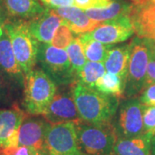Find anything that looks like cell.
Masks as SVG:
<instances>
[{"mask_svg": "<svg viewBox=\"0 0 155 155\" xmlns=\"http://www.w3.org/2000/svg\"><path fill=\"white\" fill-rule=\"evenodd\" d=\"M151 152L152 155H155V132L151 138Z\"/></svg>", "mask_w": 155, "mask_h": 155, "instance_id": "obj_33", "label": "cell"}, {"mask_svg": "<svg viewBox=\"0 0 155 155\" xmlns=\"http://www.w3.org/2000/svg\"><path fill=\"white\" fill-rule=\"evenodd\" d=\"M132 1V3H134V2H136V1H138V0H131Z\"/></svg>", "mask_w": 155, "mask_h": 155, "instance_id": "obj_36", "label": "cell"}, {"mask_svg": "<svg viewBox=\"0 0 155 155\" xmlns=\"http://www.w3.org/2000/svg\"><path fill=\"white\" fill-rule=\"evenodd\" d=\"M113 1L114 0H74L75 6L83 11L107 8L111 5Z\"/></svg>", "mask_w": 155, "mask_h": 155, "instance_id": "obj_27", "label": "cell"}, {"mask_svg": "<svg viewBox=\"0 0 155 155\" xmlns=\"http://www.w3.org/2000/svg\"><path fill=\"white\" fill-rule=\"evenodd\" d=\"M73 35L74 34L72 33V31L67 24L63 23L56 30L54 38L50 44L53 45L57 48L66 49L71 44L73 39L75 38Z\"/></svg>", "mask_w": 155, "mask_h": 155, "instance_id": "obj_26", "label": "cell"}, {"mask_svg": "<svg viewBox=\"0 0 155 155\" xmlns=\"http://www.w3.org/2000/svg\"><path fill=\"white\" fill-rule=\"evenodd\" d=\"M134 34L128 16L115 18L100 22L98 26L90 33L81 35L88 39L96 40L106 45H114L123 42Z\"/></svg>", "mask_w": 155, "mask_h": 155, "instance_id": "obj_9", "label": "cell"}, {"mask_svg": "<svg viewBox=\"0 0 155 155\" xmlns=\"http://www.w3.org/2000/svg\"><path fill=\"white\" fill-rule=\"evenodd\" d=\"M58 91V85L39 67L25 74L22 108L28 115L41 116Z\"/></svg>", "mask_w": 155, "mask_h": 155, "instance_id": "obj_2", "label": "cell"}, {"mask_svg": "<svg viewBox=\"0 0 155 155\" xmlns=\"http://www.w3.org/2000/svg\"><path fill=\"white\" fill-rule=\"evenodd\" d=\"M126 81L118 75L106 72L97 79L95 83L94 87L99 91L104 94L115 96L116 97L123 99L124 98V91H125Z\"/></svg>", "mask_w": 155, "mask_h": 155, "instance_id": "obj_21", "label": "cell"}, {"mask_svg": "<svg viewBox=\"0 0 155 155\" xmlns=\"http://www.w3.org/2000/svg\"><path fill=\"white\" fill-rule=\"evenodd\" d=\"M106 72L105 67L103 62L87 61L78 74V82L90 87H94L95 83Z\"/></svg>", "mask_w": 155, "mask_h": 155, "instance_id": "obj_23", "label": "cell"}, {"mask_svg": "<svg viewBox=\"0 0 155 155\" xmlns=\"http://www.w3.org/2000/svg\"><path fill=\"white\" fill-rule=\"evenodd\" d=\"M143 109L139 97L123 98L113 121L117 137L133 138L144 134Z\"/></svg>", "mask_w": 155, "mask_h": 155, "instance_id": "obj_7", "label": "cell"}, {"mask_svg": "<svg viewBox=\"0 0 155 155\" xmlns=\"http://www.w3.org/2000/svg\"><path fill=\"white\" fill-rule=\"evenodd\" d=\"M63 23H66L64 19L48 8L41 16L28 21L30 32L40 43H51L56 30Z\"/></svg>", "mask_w": 155, "mask_h": 155, "instance_id": "obj_15", "label": "cell"}, {"mask_svg": "<svg viewBox=\"0 0 155 155\" xmlns=\"http://www.w3.org/2000/svg\"><path fill=\"white\" fill-rule=\"evenodd\" d=\"M37 65L58 86H71L77 82V74L72 69L66 49L39 42Z\"/></svg>", "mask_w": 155, "mask_h": 155, "instance_id": "obj_5", "label": "cell"}, {"mask_svg": "<svg viewBox=\"0 0 155 155\" xmlns=\"http://www.w3.org/2000/svg\"><path fill=\"white\" fill-rule=\"evenodd\" d=\"M139 98L144 106L155 105V84L145 85Z\"/></svg>", "mask_w": 155, "mask_h": 155, "instance_id": "obj_29", "label": "cell"}, {"mask_svg": "<svg viewBox=\"0 0 155 155\" xmlns=\"http://www.w3.org/2000/svg\"><path fill=\"white\" fill-rule=\"evenodd\" d=\"M66 51H67V55L69 57L72 69L76 72L78 78V74L81 72L85 63L87 62L86 57L84 55V52L83 44L78 36L73 39L71 44L66 48Z\"/></svg>", "mask_w": 155, "mask_h": 155, "instance_id": "obj_24", "label": "cell"}, {"mask_svg": "<svg viewBox=\"0 0 155 155\" xmlns=\"http://www.w3.org/2000/svg\"><path fill=\"white\" fill-rule=\"evenodd\" d=\"M17 92V90L0 72V107L9 108L16 104L15 97Z\"/></svg>", "mask_w": 155, "mask_h": 155, "instance_id": "obj_25", "label": "cell"}, {"mask_svg": "<svg viewBox=\"0 0 155 155\" xmlns=\"http://www.w3.org/2000/svg\"><path fill=\"white\" fill-rule=\"evenodd\" d=\"M148 41V47H149V61L147 65V78H146V84H155V48L154 43L153 40ZM145 87V86H144Z\"/></svg>", "mask_w": 155, "mask_h": 155, "instance_id": "obj_28", "label": "cell"}, {"mask_svg": "<svg viewBox=\"0 0 155 155\" xmlns=\"http://www.w3.org/2000/svg\"><path fill=\"white\" fill-rule=\"evenodd\" d=\"M28 114L17 104L0 109V147L18 146V132Z\"/></svg>", "mask_w": 155, "mask_h": 155, "instance_id": "obj_12", "label": "cell"}, {"mask_svg": "<svg viewBox=\"0 0 155 155\" xmlns=\"http://www.w3.org/2000/svg\"><path fill=\"white\" fill-rule=\"evenodd\" d=\"M44 150L48 155H84L78 143L75 122L50 124Z\"/></svg>", "mask_w": 155, "mask_h": 155, "instance_id": "obj_8", "label": "cell"}, {"mask_svg": "<svg viewBox=\"0 0 155 155\" xmlns=\"http://www.w3.org/2000/svg\"><path fill=\"white\" fill-rule=\"evenodd\" d=\"M41 116L50 124L75 122L80 120L71 91L69 93H61L57 91Z\"/></svg>", "mask_w": 155, "mask_h": 155, "instance_id": "obj_13", "label": "cell"}, {"mask_svg": "<svg viewBox=\"0 0 155 155\" xmlns=\"http://www.w3.org/2000/svg\"><path fill=\"white\" fill-rule=\"evenodd\" d=\"M129 44L115 48L111 47L104 62L106 72L116 74L125 81L129 63Z\"/></svg>", "mask_w": 155, "mask_h": 155, "instance_id": "obj_19", "label": "cell"}, {"mask_svg": "<svg viewBox=\"0 0 155 155\" xmlns=\"http://www.w3.org/2000/svg\"><path fill=\"white\" fill-rule=\"evenodd\" d=\"M9 18L32 20L44 13L47 8L40 0H3Z\"/></svg>", "mask_w": 155, "mask_h": 155, "instance_id": "obj_17", "label": "cell"}, {"mask_svg": "<svg viewBox=\"0 0 155 155\" xmlns=\"http://www.w3.org/2000/svg\"><path fill=\"white\" fill-rule=\"evenodd\" d=\"M0 72L17 91L23 89L25 74L17 62L5 30L0 37Z\"/></svg>", "mask_w": 155, "mask_h": 155, "instance_id": "obj_14", "label": "cell"}, {"mask_svg": "<svg viewBox=\"0 0 155 155\" xmlns=\"http://www.w3.org/2000/svg\"><path fill=\"white\" fill-rule=\"evenodd\" d=\"M35 155H48V153L45 150H36Z\"/></svg>", "mask_w": 155, "mask_h": 155, "instance_id": "obj_34", "label": "cell"}, {"mask_svg": "<svg viewBox=\"0 0 155 155\" xmlns=\"http://www.w3.org/2000/svg\"><path fill=\"white\" fill-rule=\"evenodd\" d=\"M128 17L137 37L155 41V0L132 3Z\"/></svg>", "mask_w": 155, "mask_h": 155, "instance_id": "obj_10", "label": "cell"}, {"mask_svg": "<svg viewBox=\"0 0 155 155\" xmlns=\"http://www.w3.org/2000/svg\"><path fill=\"white\" fill-rule=\"evenodd\" d=\"M51 10L64 19L66 24L70 28L72 33L77 35L90 33L100 24L99 22L90 18L85 11L76 6L61 7Z\"/></svg>", "mask_w": 155, "mask_h": 155, "instance_id": "obj_16", "label": "cell"}, {"mask_svg": "<svg viewBox=\"0 0 155 155\" xmlns=\"http://www.w3.org/2000/svg\"><path fill=\"white\" fill-rule=\"evenodd\" d=\"M41 4L48 9L75 6L74 0H40Z\"/></svg>", "mask_w": 155, "mask_h": 155, "instance_id": "obj_31", "label": "cell"}, {"mask_svg": "<svg viewBox=\"0 0 155 155\" xmlns=\"http://www.w3.org/2000/svg\"><path fill=\"white\" fill-rule=\"evenodd\" d=\"M153 43H154V48H155V41H153Z\"/></svg>", "mask_w": 155, "mask_h": 155, "instance_id": "obj_37", "label": "cell"}, {"mask_svg": "<svg viewBox=\"0 0 155 155\" xmlns=\"http://www.w3.org/2000/svg\"><path fill=\"white\" fill-rule=\"evenodd\" d=\"M78 143L84 155H112L117 135L113 123L91 124L75 122Z\"/></svg>", "mask_w": 155, "mask_h": 155, "instance_id": "obj_4", "label": "cell"}, {"mask_svg": "<svg viewBox=\"0 0 155 155\" xmlns=\"http://www.w3.org/2000/svg\"><path fill=\"white\" fill-rule=\"evenodd\" d=\"M49 125L42 116L27 115L19 128L18 146L44 150L46 134Z\"/></svg>", "mask_w": 155, "mask_h": 155, "instance_id": "obj_11", "label": "cell"}, {"mask_svg": "<svg viewBox=\"0 0 155 155\" xmlns=\"http://www.w3.org/2000/svg\"><path fill=\"white\" fill-rule=\"evenodd\" d=\"M151 138L147 134L133 138L117 137L112 155H152Z\"/></svg>", "mask_w": 155, "mask_h": 155, "instance_id": "obj_18", "label": "cell"}, {"mask_svg": "<svg viewBox=\"0 0 155 155\" xmlns=\"http://www.w3.org/2000/svg\"><path fill=\"white\" fill-rule=\"evenodd\" d=\"M71 91L81 121L97 125L113 123L120 98L78 81L71 85Z\"/></svg>", "mask_w": 155, "mask_h": 155, "instance_id": "obj_1", "label": "cell"}, {"mask_svg": "<svg viewBox=\"0 0 155 155\" xmlns=\"http://www.w3.org/2000/svg\"><path fill=\"white\" fill-rule=\"evenodd\" d=\"M0 5H4V2H3V0H0Z\"/></svg>", "mask_w": 155, "mask_h": 155, "instance_id": "obj_35", "label": "cell"}, {"mask_svg": "<svg viewBox=\"0 0 155 155\" xmlns=\"http://www.w3.org/2000/svg\"><path fill=\"white\" fill-rule=\"evenodd\" d=\"M9 19V16L6 12L4 5H0V37L5 33V26Z\"/></svg>", "mask_w": 155, "mask_h": 155, "instance_id": "obj_32", "label": "cell"}, {"mask_svg": "<svg viewBox=\"0 0 155 155\" xmlns=\"http://www.w3.org/2000/svg\"><path fill=\"white\" fill-rule=\"evenodd\" d=\"M83 44L84 55L88 61L104 62L109 50L113 45H106L96 40L88 39L82 35H78Z\"/></svg>", "mask_w": 155, "mask_h": 155, "instance_id": "obj_22", "label": "cell"}, {"mask_svg": "<svg viewBox=\"0 0 155 155\" xmlns=\"http://www.w3.org/2000/svg\"><path fill=\"white\" fill-rule=\"evenodd\" d=\"M35 151L36 150L24 146L0 147V155H35Z\"/></svg>", "mask_w": 155, "mask_h": 155, "instance_id": "obj_30", "label": "cell"}, {"mask_svg": "<svg viewBox=\"0 0 155 155\" xmlns=\"http://www.w3.org/2000/svg\"><path fill=\"white\" fill-rule=\"evenodd\" d=\"M130 7L131 4H127L123 0H114L111 5L107 8L91 9L84 11L92 20L102 22L123 16H128Z\"/></svg>", "mask_w": 155, "mask_h": 155, "instance_id": "obj_20", "label": "cell"}, {"mask_svg": "<svg viewBox=\"0 0 155 155\" xmlns=\"http://www.w3.org/2000/svg\"><path fill=\"white\" fill-rule=\"evenodd\" d=\"M129 63L127 69L124 98L139 97L146 84L149 61L147 39L135 37L129 43Z\"/></svg>", "mask_w": 155, "mask_h": 155, "instance_id": "obj_6", "label": "cell"}, {"mask_svg": "<svg viewBox=\"0 0 155 155\" xmlns=\"http://www.w3.org/2000/svg\"><path fill=\"white\" fill-rule=\"evenodd\" d=\"M5 30L11 41L17 62L24 74H27L37 66L39 46V42L30 32L28 21L9 18Z\"/></svg>", "mask_w": 155, "mask_h": 155, "instance_id": "obj_3", "label": "cell"}]
</instances>
